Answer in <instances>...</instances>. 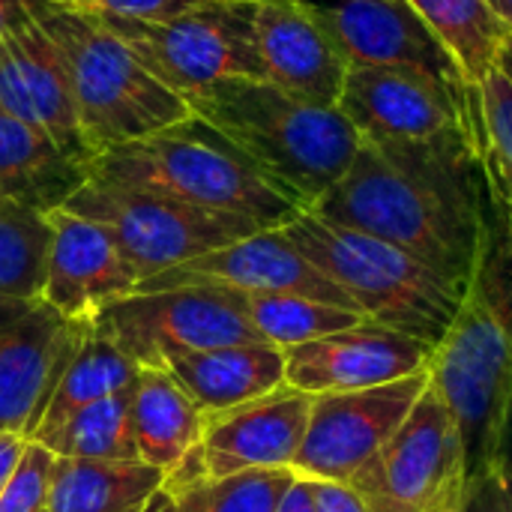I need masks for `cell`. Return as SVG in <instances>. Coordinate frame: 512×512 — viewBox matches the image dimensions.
<instances>
[{"label": "cell", "instance_id": "cell-22", "mask_svg": "<svg viewBox=\"0 0 512 512\" xmlns=\"http://www.w3.org/2000/svg\"><path fill=\"white\" fill-rule=\"evenodd\" d=\"M165 471L135 462L54 459L45 512H138L159 489Z\"/></svg>", "mask_w": 512, "mask_h": 512}, {"label": "cell", "instance_id": "cell-39", "mask_svg": "<svg viewBox=\"0 0 512 512\" xmlns=\"http://www.w3.org/2000/svg\"><path fill=\"white\" fill-rule=\"evenodd\" d=\"M495 72H501V75H504V78L512 84V30L504 36V42H501V48H498Z\"/></svg>", "mask_w": 512, "mask_h": 512}, {"label": "cell", "instance_id": "cell-32", "mask_svg": "<svg viewBox=\"0 0 512 512\" xmlns=\"http://www.w3.org/2000/svg\"><path fill=\"white\" fill-rule=\"evenodd\" d=\"M72 9L90 12L96 18H123V21H171L204 0H60Z\"/></svg>", "mask_w": 512, "mask_h": 512}, {"label": "cell", "instance_id": "cell-25", "mask_svg": "<svg viewBox=\"0 0 512 512\" xmlns=\"http://www.w3.org/2000/svg\"><path fill=\"white\" fill-rule=\"evenodd\" d=\"M60 459H105L135 462V429H132V387L78 408L48 432L33 435Z\"/></svg>", "mask_w": 512, "mask_h": 512}, {"label": "cell", "instance_id": "cell-24", "mask_svg": "<svg viewBox=\"0 0 512 512\" xmlns=\"http://www.w3.org/2000/svg\"><path fill=\"white\" fill-rule=\"evenodd\" d=\"M138 372H141V366L132 357H126L93 324H84L78 333L75 351L69 354V360L60 372L54 393L48 399V408L33 435L54 429L57 423H63L69 414H75L84 405H93L99 399H108V396L132 387Z\"/></svg>", "mask_w": 512, "mask_h": 512}, {"label": "cell", "instance_id": "cell-7", "mask_svg": "<svg viewBox=\"0 0 512 512\" xmlns=\"http://www.w3.org/2000/svg\"><path fill=\"white\" fill-rule=\"evenodd\" d=\"M63 210L96 222L141 282L204 252L264 231L234 213L204 210L177 198L105 183L96 177H87V183L63 204Z\"/></svg>", "mask_w": 512, "mask_h": 512}, {"label": "cell", "instance_id": "cell-38", "mask_svg": "<svg viewBox=\"0 0 512 512\" xmlns=\"http://www.w3.org/2000/svg\"><path fill=\"white\" fill-rule=\"evenodd\" d=\"M33 3H36V0H0V36H3L24 12H30Z\"/></svg>", "mask_w": 512, "mask_h": 512}, {"label": "cell", "instance_id": "cell-20", "mask_svg": "<svg viewBox=\"0 0 512 512\" xmlns=\"http://www.w3.org/2000/svg\"><path fill=\"white\" fill-rule=\"evenodd\" d=\"M84 183V162L69 159L48 135L0 111V201L48 213L63 207Z\"/></svg>", "mask_w": 512, "mask_h": 512}, {"label": "cell", "instance_id": "cell-9", "mask_svg": "<svg viewBox=\"0 0 512 512\" xmlns=\"http://www.w3.org/2000/svg\"><path fill=\"white\" fill-rule=\"evenodd\" d=\"M252 12L255 0H204L171 21H102L150 75L189 96L222 78H264Z\"/></svg>", "mask_w": 512, "mask_h": 512}, {"label": "cell", "instance_id": "cell-35", "mask_svg": "<svg viewBox=\"0 0 512 512\" xmlns=\"http://www.w3.org/2000/svg\"><path fill=\"white\" fill-rule=\"evenodd\" d=\"M27 441H30V438L15 435V432L0 435V492H3V486H6V480L12 477V471H15V465H18V459H21Z\"/></svg>", "mask_w": 512, "mask_h": 512}, {"label": "cell", "instance_id": "cell-1", "mask_svg": "<svg viewBox=\"0 0 512 512\" xmlns=\"http://www.w3.org/2000/svg\"><path fill=\"white\" fill-rule=\"evenodd\" d=\"M429 375L459 426L468 483L489 477L512 396V240L492 198L471 282Z\"/></svg>", "mask_w": 512, "mask_h": 512}, {"label": "cell", "instance_id": "cell-43", "mask_svg": "<svg viewBox=\"0 0 512 512\" xmlns=\"http://www.w3.org/2000/svg\"><path fill=\"white\" fill-rule=\"evenodd\" d=\"M138 512H141V510H138Z\"/></svg>", "mask_w": 512, "mask_h": 512}, {"label": "cell", "instance_id": "cell-14", "mask_svg": "<svg viewBox=\"0 0 512 512\" xmlns=\"http://www.w3.org/2000/svg\"><path fill=\"white\" fill-rule=\"evenodd\" d=\"M183 285H222L243 294H297L321 300L348 312H357V303L333 285L285 234L282 228H267L222 249L204 252L186 264H177L165 273H156L138 282L135 294L168 291ZM366 318V315H363Z\"/></svg>", "mask_w": 512, "mask_h": 512}, {"label": "cell", "instance_id": "cell-5", "mask_svg": "<svg viewBox=\"0 0 512 512\" xmlns=\"http://www.w3.org/2000/svg\"><path fill=\"white\" fill-rule=\"evenodd\" d=\"M30 12L60 48L78 123L93 156L150 138L192 114L186 99L150 75L102 18L60 0H36Z\"/></svg>", "mask_w": 512, "mask_h": 512}, {"label": "cell", "instance_id": "cell-40", "mask_svg": "<svg viewBox=\"0 0 512 512\" xmlns=\"http://www.w3.org/2000/svg\"><path fill=\"white\" fill-rule=\"evenodd\" d=\"M141 512H174V498L168 495V492H156L144 507H141Z\"/></svg>", "mask_w": 512, "mask_h": 512}, {"label": "cell", "instance_id": "cell-36", "mask_svg": "<svg viewBox=\"0 0 512 512\" xmlns=\"http://www.w3.org/2000/svg\"><path fill=\"white\" fill-rule=\"evenodd\" d=\"M498 477H512V396L504 414V426L498 435V453H495V471Z\"/></svg>", "mask_w": 512, "mask_h": 512}, {"label": "cell", "instance_id": "cell-8", "mask_svg": "<svg viewBox=\"0 0 512 512\" xmlns=\"http://www.w3.org/2000/svg\"><path fill=\"white\" fill-rule=\"evenodd\" d=\"M369 512H465L468 465L459 426L429 381L399 432L348 480Z\"/></svg>", "mask_w": 512, "mask_h": 512}, {"label": "cell", "instance_id": "cell-16", "mask_svg": "<svg viewBox=\"0 0 512 512\" xmlns=\"http://www.w3.org/2000/svg\"><path fill=\"white\" fill-rule=\"evenodd\" d=\"M312 399L303 390L279 387L228 411L201 417V456L207 477L222 480L243 471L294 468L306 438Z\"/></svg>", "mask_w": 512, "mask_h": 512}, {"label": "cell", "instance_id": "cell-41", "mask_svg": "<svg viewBox=\"0 0 512 512\" xmlns=\"http://www.w3.org/2000/svg\"><path fill=\"white\" fill-rule=\"evenodd\" d=\"M486 6L512 30V0H486Z\"/></svg>", "mask_w": 512, "mask_h": 512}, {"label": "cell", "instance_id": "cell-27", "mask_svg": "<svg viewBox=\"0 0 512 512\" xmlns=\"http://www.w3.org/2000/svg\"><path fill=\"white\" fill-rule=\"evenodd\" d=\"M48 249V213L18 201H0V297L42 300Z\"/></svg>", "mask_w": 512, "mask_h": 512}, {"label": "cell", "instance_id": "cell-23", "mask_svg": "<svg viewBox=\"0 0 512 512\" xmlns=\"http://www.w3.org/2000/svg\"><path fill=\"white\" fill-rule=\"evenodd\" d=\"M201 411L165 369H141L132 384V429L138 459L171 471L201 444Z\"/></svg>", "mask_w": 512, "mask_h": 512}, {"label": "cell", "instance_id": "cell-18", "mask_svg": "<svg viewBox=\"0 0 512 512\" xmlns=\"http://www.w3.org/2000/svg\"><path fill=\"white\" fill-rule=\"evenodd\" d=\"M252 27L264 81L300 102L339 108L348 66L294 0H255Z\"/></svg>", "mask_w": 512, "mask_h": 512}, {"label": "cell", "instance_id": "cell-19", "mask_svg": "<svg viewBox=\"0 0 512 512\" xmlns=\"http://www.w3.org/2000/svg\"><path fill=\"white\" fill-rule=\"evenodd\" d=\"M201 414L228 411L285 387V351L273 345H225L171 357L162 366Z\"/></svg>", "mask_w": 512, "mask_h": 512}, {"label": "cell", "instance_id": "cell-42", "mask_svg": "<svg viewBox=\"0 0 512 512\" xmlns=\"http://www.w3.org/2000/svg\"><path fill=\"white\" fill-rule=\"evenodd\" d=\"M498 477V474H495ZM501 480V492H504V504H507V512H512V477H498Z\"/></svg>", "mask_w": 512, "mask_h": 512}, {"label": "cell", "instance_id": "cell-37", "mask_svg": "<svg viewBox=\"0 0 512 512\" xmlns=\"http://www.w3.org/2000/svg\"><path fill=\"white\" fill-rule=\"evenodd\" d=\"M276 512H315L309 480H303V477H294V483H291V486H288V492L282 495V501H279V510Z\"/></svg>", "mask_w": 512, "mask_h": 512}, {"label": "cell", "instance_id": "cell-11", "mask_svg": "<svg viewBox=\"0 0 512 512\" xmlns=\"http://www.w3.org/2000/svg\"><path fill=\"white\" fill-rule=\"evenodd\" d=\"M90 324L141 369H162L171 357L207 348L267 345L246 315L243 294L222 285L129 294Z\"/></svg>", "mask_w": 512, "mask_h": 512}, {"label": "cell", "instance_id": "cell-26", "mask_svg": "<svg viewBox=\"0 0 512 512\" xmlns=\"http://www.w3.org/2000/svg\"><path fill=\"white\" fill-rule=\"evenodd\" d=\"M435 36L450 48L468 84L480 90L495 69L498 48L510 27L486 6V0H408Z\"/></svg>", "mask_w": 512, "mask_h": 512}, {"label": "cell", "instance_id": "cell-2", "mask_svg": "<svg viewBox=\"0 0 512 512\" xmlns=\"http://www.w3.org/2000/svg\"><path fill=\"white\" fill-rule=\"evenodd\" d=\"M486 207L489 186L483 192L438 186L402 171L363 141L345 177L306 213L402 249L465 294Z\"/></svg>", "mask_w": 512, "mask_h": 512}, {"label": "cell", "instance_id": "cell-31", "mask_svg": "<svg viewBox=\"0 0 512 512\" xmlns=\"http://www.w3.org/2000/svg\"><path fill=\"white\" fill-rule=\"evenodd\" d=\"M54 459L57 456L48 447H42L39 441H27L12 477L0 492V512H45Z\"/></svg>", "mask_w": 512, "mask_h": 512}, {"label": "cell", "instance_id": "cell-28", "mask_svg": "<svg viewBox=\"0 0 512 512\" xmlns=\"http://www.w3.org/2000/svg\"><path fill=\"white\" fill-rule=\"evenodd\" d=\"M243 303L261 339L282 351L324 339L330 333H339L366 321L357 312H348L321 300L297 297V294H243Z\"/></svg>", "mask_w": 512, "mask_h": 512}, {"label": "cell", "instance_id": "cell-34", "mask_svg": "<svg viewBox=\"0 0 512 512\" xmlns=\"http://www.w3.org/2000/svg\"><path fill=\"white\" fill-rule=\"evenodd\" d=\"M465 512H507L504 504V492H501V480L495 474L468 483V501Z\"/></svg>", "mask_w": 512, "mask_h": 512}, {"label": "cell", "instance_id": "cell-29", "mask_svg": "<svg viewBox=\"0 0 512 512\" xmlns=\"http://www.w3.org/2000/svg\"><path fill=\"white\" fill-rule=\"evenodd\" d=\"M480 165L489 198L512 240V84L489 72L480 84Z\"/></svg>", "mask_w": 512, "mask_h": 512}, {"label": "cell", "instance_id": "cell-13", "mask_svg": "<svg viewBox=\"0 0 512 512\" xmlns=\"http://www.w3.org/2000/svg\"><path fill=\"white\" fill-rule=\"evenodd\" d=\"M81 327L45 300L0 297V435L36 432Z\"/></svg>", "mask_w": 512, "mask_h": 512}, {"label": "cell", "instance_id": "cell-33", "mask_svg": "<svg viewBox=\"0 0 512 512\" xmlns=\"http://www.w3.org/2000/svg\"><path fill=\"white\" fill-rule=\"evenodd\" d=\"M315 512H369L354 486L336 480H309Z\"/></svg>", "mask_w": 512, "mask_h": 512}, {"label": "cell", "instance_id": "cell-4", "mask_svg": "<svg viewBox=\"0 0 512 512\" xmlns=\"http://www.w3.org/2000/svg\"><path fill=\"white\" fill-rule=\"evenodd\" d=\"M87 177L156 192L204 210L234 213L258 228H285L297 210L261 168L216 126L189 114L186 120L90 159Z\"/></svg>", "mask_w": 512, "mask_h": 512}, {"label": "cell", "instance_id": "cell-21", "mask_svg": "<svg viewBox=\"0 0 512 512\" xmlns=\"http://www.w3.org/2000/svg\"><path fill=\"white\" fill-rule=\"evenodd\" d=\"M9 39L18 54L21 75H24L27 93H30L36 117H39V129L51 138V144L60 153H66L75 162L90 165L93 153L84 141L81 123H78V111H75V99H72V87H69V75H66L60 48L45 33V27L36 21L33 12H24L9 27Z\"/></svg>", "mask_w": 512, "mask_h": 512}, {"label": "cell", "instance_id": "cell-30", "mask_svg": "<svg viewBox=\"0 0 512 512\" xmlns=\"http://www.w3.org/2000/svg\"><path fill=\"white\" fill-rule=\"evenodd\" d=\"M294 477L291 468L243 471L222 480L204 477L171 495L174 512H276Z\"/></svg>", "mask_w": 512, "mask_h": 512}, {"label": "cell", "instance_id": "cell-12", "mask_svg": "<svg viewBox=\"0 0 512 512\" xmlns=\"http://www.w3.org/2000/svg\"><path fill=\"white\" fill-rule=\"evenodd\" d=\"M429 381L432 375L426 369L372 390L315 396L291 471L303 480L348 483L399 432Z\"/></svg>", "mask_w": 512, "mask_h": 512}, {"label": "cell", "instance_id": "cell-3", "mask_svg": "<svg viewBox=\"0 0 512 512\" xmlns=\"http://www.w3.org/2000/svg\"><path fill=\"white\" fill-rule=\"evenodd\" d=\"M183 99L303 213L345 177L363 144L339 108L300 102L264 78H222Z\"/></svg>", "mask_w": 512, "mask_h": 512}, {"label": "cell", "instance_id": "cell-10", "mask_svg": "<svg viewBox=\"0 0 512 512\" xmlns=\"http://www.w3.org/2000/svg\"><path fill=\"white\" fill-rule=\"evenodd\" d=\"M348 69H414L441 84L480 141V93L408 0H294ZM480 153V144H477Z\"/></svg>", "mask_w": 512, "mask_h": 512}, {"label": "cell", "instance_id": "cell-15", "mask_svg": "<svg viewBox=\"0 0 512 512\" xmlns=\"http://www.w3.org/2000/svg\"><path fill=\"white\" fill-rule=\"evenodd\" d=\"M432 345L363 321L324 339L285 351V384L309 396L357 393L420 375L432 363Z\"/></svg>", "mask_w": 512, "mask_h": 512}, {"label": "cell", "instance_id": "cell-6", "mask_svg": "<svg viewBox=\"0 0 512 512\" xmlns=\"http://www.w3.org/2000/svg\"><path fill=\"white\" fill-rule=\"evenodd\" d=\"M282 234L357 303L366 321L432 348L450 330L462 291L402 249L315 213L294 216Z\"/></svg>", "mask_w": 512, "mask_h": 512}, {"label": "cell", "instance_id": "cell-17", "mask_svg": "<svg viewBox=\"0 0 512 512\" xmlns=\"http://www.w3.org/2000/svg\"><path fill=\"white\" fill-rule=\"evenodd\" d=\"M51 249L42 300L66 321L90 324L105 306L135 294L138 273L90 219L63 207L48 210Z\"/></svg>", "mask_w": 512, "mask_h": 512}]
</instances>
